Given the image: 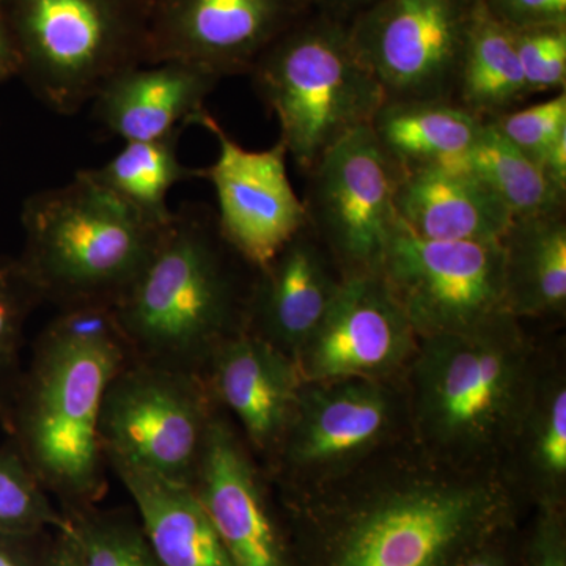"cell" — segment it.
Instances as JSON below:
<instances>
[{
    "label": "cell",
    "instance_id": "cell-25",
    "mask_svg": "<svg viewBox=\"0 0 566 566\" xmlns=\"http://www.w3.org/2000/svg\"><path fill=\"white\" fill-rule=\"evenodd\" d=\"M181 133L159 140L125 142L111 161L81 172L148 222L167 226L174 214L167 205L174 186L199 178V169L182 166L178 156Z\"/></svg>",
    "mask_w": 566,
    "mask_h": 566
},
{
    "label": "cell",
    "instance_id": "cell-20",
    "mask_svg": "<svg viewBox=\"0 0 566 566\" xmlns=\"http://www.w3.org/2000/svg\"><path fill=\"white\" fill-rule=\"evenodd\" d=\"M398 221L428 241L499 243L513 216L469 170L430 169L401 174L395 192Z\"/></svg>",
    "mask_w": 566,
    "mask_h": 566
},
{
    "label": "cell",
    "instance_id": "cell-34",
    "mask_svg": "<svg viewBox=\"0 0 566 566\" xmlns=\"http://www.w3.org/2000/svg\"><path fill=\"white\" fill-rule=\"evenodd\" d=\"M524 566H566V534L560 504H542Z\"/></svg>",
    "mask_w": 566,
    "mask_h": 566
},
{
    "label": "cell",
    "instance_id": "cell-16",
    "mask_svg": "<svg viewBox=\"0 0 566 566\" xmlns=\"http://www.w3.org/2000/svg\"><path fill=\"white\" fill-rule=\"evenodd\" d=\"M191 485L233 566H292L255 464L237 431L216 411Z\"/></svg>",
    "mask_w": 566,
    "mask_h": 566
},
{
    "label": "cell",
    "instance_id": "cell-28",
    "mask_svg": "<svg viewBox=\"0 0 566 566\" xmlns=\"http://www.w3.org/2000/svg\"><path fill=\"white\" fill-rule=\"evenodd\" d=\"M65 532L76 549L81 566H161L142 528L125 517L95 515L74 510Z\"/></svg>",
    "mask_w": 566,
    "mask_h": 566
},
{
    "label": "cell",
    "instance_id": "cell-6",
    "mask_svg": "<svg viewBox=\"0 0 566 566\" xmlns=\"http://www.w3.org/2000/svg\"><path fill=\"white\" fill-rule=\"evenodd\" d=\"M248 76L277 118L279 140L303 174L348 134L370 126L386 102L354 51L348 22L316 11L268 46Z\"/></svg>",
    "mask_w": 566,
    "mask_h": 566
},
{
    "label": "cell",
    "instance_id": "cell-37",
    "mask_svg": "<svg viewBox=\"0 0 566 566\" xmlns=\"http://www.w3.org/2000/svg\"><path fill=\"white\" fill-rule=\"evenodd\" d=\"M378 0H308L312 10L326 14L334 20L349 22L357 14L363 13Z\"/></svg>",
    "mask_w": 566,
    "mask_h": 566
},
{
    "label": "cell",
    "instance_id": "cell-9",
    "mask_svg": "<svg viewBox=\"0 0 566 566\" xmlns=\"http://www.w3.org/2000/svg\"><path fill=\"white\" fill-rule=\"evenodd\" d=\"M378 274L419 338L468 333L510 314L501 241H428L398 221Z\"/></svg>",
    "mask_w": 566,
    "mask_h": 566
},
{
    "label": "cell",
    "instance_id": "cell-33",
    "mask_svg": "<svg viewBox=\"0 0 566 566\" xmlns=\"http://www.w3.org/2000/svg\"><path fill=\"white\" fill-rule=\"evenodd\" d=\"M483 9L510 31L566 25V0H480Z\"/></svg>",
    "mask_w": 566,
    "mask_h": 566
},
{
    "label": "cell",
    "instance_id": "cell-12",
    "mask_svg": "<svg viewBox=\"0 0 566 566\" xmlns=\"http://www.w3.org/2000/svg\"><path fill=\"white\" fill-rule=\"evenodd\" d=\"M191 125L202 126L219 144L218 158L199 169V178L214 188L223 240L253 270H260L307 227L303 200L286 170L289 153L281 140L266 150H245L207 109Z\"/></svg>",
    "mask_w": 566,
    "mask_h": 566
},
{
    "label": "cell",
    "instance_id": "cell-29",
    "mask_svg": "<svg viewBox=\"0 0 566 566\" xmlns=\"http://www.w3.org/2000/svg\"><path fill=\"white\" fill-rule=\"evenodd\" d=\"M44 526L70 531V517L52 509L48 491L13 444L0 449V532L32 534Z\"/></svg>",
    "mask_w": 566,
    "mask_h": 566
},
{
    "label": "cell",
    "instance_id": "cell-14",
    "mask_svg": "<svg viewBox=\"0 0 566 566\" xmlns=\"http://www.w3.org/2000/svg\"><path fill=\"white\" fill-rule=\"evenodd\" d=\"M395 420V398L382 381L303 382L277 453L296 479H334L385 444Z\"/></svg>",
    "mask_w": 566,
    "mask_h": 566
},
{
    "label": "cell",
    "instance_id": "cell-35",
    "mask_svg": "<svg viewBox=\"0 0 566 566\" xmlns=\"http://www.w3.org/2000/svg\"><path fill=\"white\" fill-rule=\"evenodd\" d=\"M20 74V59H18L17 44L11 33L9 17H7L3 0H0V84L18 77Z\"/></svg>",
    "mask_w": 566,
    "mask_h": 566
},
{
    "label": "cell",
    "instance_id": "cell-5",
    "mask_svg": "<svg viewBox=\"0 0 566 566\" xmlns=\"http://www.w3.org/2000/svg\"><path fill=\"white\" fill-rule=\"evenodd\" d=\"M21 222L22 270L41 300L62 311L114 307L150 262L166 229L142 218L81 170L66 185L29 197Z\"/></svg>",
    "mask_w": 566,
    "mask_h": 566
},
{
    "label": "cell",
    "instance_id": "cell-8",
    "mask_svg": "<svg viewBox=\"0 0 566 566\" xmlns=\"http://www.w3.org/2000/svg\"><path fill=\"white\" fill-rule=\"evenodd\" d=\"M212 403L202 376L129 357L107 386L99 412L106 463L192 483Z\"/></svg>",
    "mask_w": 566,
    "mask_h": 566
},
{
    "label": "cell",
    "instance_id": "cell-19",
    "mask_svg": "<svg viewBox=\"0 0 566 566\" xmlns=\"http://www.w3.org/2000/svg\"><path fill=\"white\" fill-rule=\"evenodd\" d=\"M221 77L199 65L163 62L123 71L93 98V118L123 142L159 140L191 125Z\"/></svg>",
    "mask_w": 566,
    "mask_h": 566
},
{
    "label": "cell",
    "instance_id": "cell-24",
    "mask_svg": "<svg viewBox=\"0 0 566 566\" xmlns=\"http://www.w3.org/2000/svg\"><path fill=\"white\" fill-rule=\"evenodd\" d=\"M531 99L510 29L491 18L479 0L461 62L455 103L482 122Z\"/></svg>",
    "mask_w": 566,
    "mask_h": 566
},
{
    "label": "cell",
    "instance_id": "cell-1",
    "mask_svg": "<svg viewBox=\"0 0 566 566\" xmlns=\"http://www.w3.org/2000/svg\"><path fill=\"white\" fill-rule=\"evenodd\" d=\"M129 348L107 305L65 308L40 335L2 420L48 493L74 510L106 493L99 412Z\"/></svg>",
    "mask_w": 566,
    "mask_h": 566
},
{
    "label": "cell",
    "instance_id": "cell-40",
    "mask_svg": "<svg viewBox=\"0 0 566 566\" xmlns=\"http://www.w3.org/2000/svg\"><path fill=\"white\" fill-rule=\"evenodd\" d=\"M0 566H25V564L17 554L0 546Z\"/></svg>",
    "mask_w": 566,
    "mask_h": 566
},
{
    "label": "cell",
    "instance_id": "cell-4",
    "mask_svg": "<svg viewBox=\"0 0 566 566\" xmlns=\"http://www.w3.org/2000/svg\"><path fill=\"white\" fill-rule=\"evenodd\" d=\"M411 365L417 433L436 460L463 468L515 441L535 385L515 316L419 338Z\"/></svg>",
    "mask_w": 566,
    "mask_h": 566
},
{
    "label": "cell",
    "instance_id": "cell-21",
    "mask_svg": "<svg viewBox=\"0 0 566 566\" xmlns=\"http://www.w3.org/2000/svg\"><path fill=\"white\" fill-rule=\"evenodd\" d=\"M139 512L142 532L161 566H233L191 483L109 463Z\"/></svg>",
    "mask_w": 566,
    "mask_h": 566
},
{
    "label": "cell",
    "instance_id": "cell-22",
    "mask_svg": "<svg viewBox=\"0 0 566 566\" xmlns=\"http://www.w3.org/2000/svg\"><path fill=\"white\" fill-rule=\"evenodd\" d=\"M370 128L401 172L468 170L485 122L452 102H385Z\"/></svg>",
    "mask_w": 566,
    "mask_h": 566
},
{
    "label": "cell",
    "instance_id": "cell-7",
    "mask_svg": "<svg viewBox=\"0 0 566 566\" xmlns=\"http://www.w3.org/2000/svg\"><path fill=\"white\" fill-rule=\"evenodd\" d=\"M29 91L73 115L104 85L147 65L151 0H3Z\"/></svg>",
    "mask_w": 566,
    "mask_h": 566
},
{
    "label": "cell",
    "instance_id": "cell-10",
    "mask_svg": "<svg viewBox=\"0 0 566 566\" xmlns=\"http://www.w3.org/2000/svg\"><path fill=\"white\" fill-rule=\"evenodd\" d=\"M400 167L370 126L335 144L304 174L307 226L344 277L378 274L398 226L395 192Z\"/></svg>",
    "mask_w": 566,
    "mask_h": 566
},
{
    "label": "cell",
    "instance_id": "cell-11",
    "mask_svg": "<svg viewBox=\"0 0 566 566\" xmlns=\"http://www.w3.org/2000/svg\"><path fill=\"white\" fill-rule=\"evenodd\" d=\"M479 0H378L348 22L386 102L455 103Z\"/></svg>",
    "mask_w": 566,
    "mask_h": 566
},
{
    "label": "cell",
    "instance_id": "cell-17",
    "mask_svg": "<svg viewBox=\"0 0 566 566\" xmlns=\"http://www.w3.org/2000/svg\"><path fill=\"white\" fill-rule=\"evenodd\" d=\"M200 376L212 401L237 417L253 449L277 453L303 386L292 357L244 329L212 352Z\"/></svg>",
    "mask_w": 566,
    "mask_h": 566
},
{
    "label": "cell",
    "instance_id": "cell-30",
    "mask_svg": "<svg viewBox=\"0 0 566 566\" xmlns=\"http://www.w3.org/2000/svg\"><path fill=\"white\" fill-rule=\"evenodd\" d=\"M43 303L20 260L0 256V420L20 378V352L25 323Z\"/></svg>",
    "mask_w": 566,
    "mask_h": 566
},
{
    "label": "cell",
    "instance_id": "cell-23",
    "mask_svg": "<svg viewBox=\"0 0 566 566\" xmlns=\"http://www.w3.org/2000/svg\"><path fill=\"white\" fill-rule=\"evenodd\" d=\"M501 245L510 314L517 319L564 315L566 210L513 218Z\"/></svg>",
    "mask_w": 566,
    "mask_h": 566
},
{
    "label": "cell",
    "instance_id": "cell-15",
    "mask_svg": "<svg viewBox=\"0 0 566 566\" xmlns=\"http://www.w3.org/2000/svg\"><path fill=\"white\" fill-rule=\"evenodd\" d=\"M419 337L379 274L345 277L311 340L297 354L303 382L382 381L415 356Z\"/></svg>",
    "mask_w": 566,
    "mask_h": 566
},
{
    "label": "cell",
    "instance_id": "cell-13",
    "mask_svg": "<svg viewBox=\"0 0 566 566\" xmlns=\"http://www.w3.org/2000/svg\"><path fill=\"white\" fill-rule=\"evenodd\" d=\"M311 11L308 0H151L147 65L191 63L221 80L249 74Z\"/></svg>",
    "mask_w": 566,
    "mask_h": 566
},
{
    "label": "cell",
    "instance_id": "cell-38",
    "mask_svg": "<svg viewBox=\"0 0 566 566\" xmlns=\"http://www.w3.org/2000/svg\"><path fill=\"white\" fill-rule=\"evenodd\" d=\"M494 539V538H493ZM493 539L476 547L471 556L464 558L460 566H509L504 553L494 545Z\"/></svg>",
    "mask_w": 566,
    "mask_h": 566
},
{
    "label": "cell",
    "instance_id": "cell-3",
    "mask_svg": "<svg viewBox=\"0 0 566 566\" xmlns=\"http://www.w3.org/2000/svg\"><path fill=\"white\" fill-rule=\"evenodd\" d=\"M506 513L505 490L490 476L403 472L326 510L311 566H460Z\"/></svg>",
    "mask_w": 566,
    "mask_h": 566
},
{
    "label": "cell",
    "instance_id": "cell-39",
    "mask_svg": "<svg viewBox=\"0 0 566 566\" xmlns=\"http://www.w3.org/2000/svg\"><path fill=\"white\" fill-rule=\"evenodd\" d=\"M43 566H81L76 549L69 538V535L61 534L57 545L52 547L50 556Z\"/></svg>",
    "mask_w": 566,
    "mask_h": 566
},
{
    "label": "cell",
    "instance_id": "cell-27",
    "mask_svg": "<svg viewBox=\"0 0 566 566\" xmlns=\"http://www.w3.org/2000/svg\"><path fill=\"white\" fill-rule=\"evenodd\" d=\"M517 436L524 463L542 504H560L566 482V386L564 376L534 385Z\"/></svg>",
    "mask_w": 566,
    "mask_h": 566
},
{
    "label": "cell",
    "instance_id": "cell-26",
    "mask_svg": "<svg viewBox=\"0 0 566 566\" xmlns=\"http://www.w3.org/2000/svg\"><path fill=\"white\" fill-rule=\"evenodd\" d=\"M468 170L505 205L513 218L566 210L565 193L551 185L542 167L488 123L469 153Z\"/></svg>",
    "mask_w": 566,
    "mask_h": 566
},
{
    "label": "cell",
    "instance_id": "cell-32",
    "mask_svg": "<svg viewBox=\"0 0 566 566\" xmlns=\"http://www.w3.org/2000/svg\"><path fill=\"white\" fill-rule=\"evenodd\" d=\"M486 123L538 164L547 148L566 134V91L554 93L546 102L524 104Z\"/></svg>",
    "mask_w": 566,
    "mask_h": 566
},
{
    "label": "cell",
    "instance_id": "cell-31",
    "mask_svg": "<svg viewBox=\"0 0 566 566\" xmlns=\"http://www.w3.org/2000/svg\"><path fill=\"white\" fill-rule=\"evenodd\" d=\"M528 95L566 91V25L512 31Z\"/></svg>",
    "mask_w": 566,
    "mask_h": 566
},
{
    "label": "cell",
    "instance_id": "cell-36",
    "mask_svg": "<svg viewBox=\"0 0 566 566\" xmlns=\"http://www.w3.org/2000/svg\"><path fill=\"white\" fill-rule=\"evenodd\" d=\"M538 166L542 167L543 174L546 175L551 185L557 189L558 192L566 196V134L558 137L545 155L539 159Z\"/></svg>",
    "mask_w": 566,
    "mask_h": 566
},
{
    "label": "cell",
    "instance_id": "cell-18",
    "mask_svg": "<svg viewBox=\"0 0 566 566\" xmlns=\"http://www.w3.org/2000/svg\"><path fill=\"white\" fill-rule=\"evenodd\" d=\"M344 279L331 253L305 227L270 263L255 270L245 329L296 359Z\"/></svg>",
    "mask_w": 566,
    "mask_h": 566
},
{
    "label": "cell",
    "instance_id": "cell-2",
    "mask_svg": "<svg viewBox=\"0 0 566 566\" xmlns=\"http://www.w3.org/2000/svg\"><path fill=\"white\" fill-rule=\"evenodd\" d=\"M244 264L210 205L174 210L150 262L112 307L129 356L202 374L212 352L248 326L255 274L245 281Z\"/></svg>",
    "mask_w": 566,
    "mask_h": 566
}]
</instances>
